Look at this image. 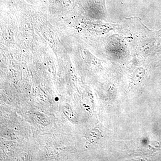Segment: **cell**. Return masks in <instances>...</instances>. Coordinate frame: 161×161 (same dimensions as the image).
Masks as SVG:
<instances>
[{
    "mask_svg": "<svg viewBox=\"0 0 161 161\" xmlns=\"http://www.w3.org/2000/svg\"><path fill=\"white\" fill-rule=\"evenodd\" d=\"M35 116H36V120H37L39 123H41L42 125H47L49 124V122L48 120L46 119L45 115H43L42 114L39 113H38L35 114Z\"/></svg>",
    "mask_w": 161,
    "mask_h": 161,
    "instance_id": "7a4b0ae2",
    "label": "cell"
},
{
    "mask_svg": "<svg viewBox=\"0 0 161 161\" xmlns=\"http://www.w3.org/2000/svg\"><path fill=\"white\" fill-rule=\"evenodd\" d=\"M62 110L64 115L69 120L73 122L75 120L74 114L73 112L71 107L69 104L67 103H65L64 104L62 107Z\"/></svg>",
    "mask_w": 161,
    "mask_h": 161,
    "instance_id": "6da1fadb",
    "label": "cell"
}]
</instances>
